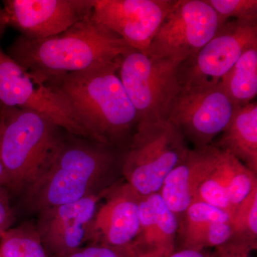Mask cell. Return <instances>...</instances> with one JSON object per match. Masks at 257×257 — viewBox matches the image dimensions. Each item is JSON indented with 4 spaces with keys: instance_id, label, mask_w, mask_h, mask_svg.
Returning <instances> with one entry per match:
<instances>
[{
    "instance_id": "44dd1931",
    "label": "cell",
    "mask_w": 257,
    "mask_h": 257,
    "mask_svg": "<svg viewBox=\"0 0 257 257\" xmlns=\"http://www.w3.org/2000/svg\"><path fill=\"white\" fill-rule=\"evenodd\" d=\"M233 238L231 241L257 247V187L240 203L231 217Z\"/></svg>"
},
{
    "instance_id": "83f0119b",
    "label": "cell",
    "mask_w": 257,
    "mask_h": 257,
    "mask_svg": "<svg viewBox=\"0 0 257 257\" xmlns=\"http://www.w3.org/2000/svg\"><path fill=\"white\" fill-rule=\"evenodd\" d=\"M6 184V175H5L4 167L0 160V185H5Z\"/></svg>"
},
{
    "instance_id": "ac0fdd59",
    "label": "cell",
    "mask_w": 257,
    "mask_h": 257,
    "mask_svg": "<svg viewBox=\"0 0 257 257\" xmlns=\"http://www.w3.org/2000/svg\"><path fill=\"white\" fill-rule=\"evenodd\" d=\"M257 173V104L237 106L219 141L214 145Z\"/></svg>"
},
{
    "instance_id": "4fadbf2b",
    "label": "cell",
    "mask_w": 257,
    "mask_h": 257,
    "mask_svg": "<svg viewBox=\"0 0 257 257\" xmlns=\"http://www.w3.org/2000/svg\"><path fill=\"white\" fill-rule=\"evenodd\" d=\"M109 189L38 213L35 225L49 257H67L87 244L96 211Z\"/></svg>"
},
{
    "instance_id": "8992f818",
    "label": "cell",
    "mask_w": 257,
    "mask_h": 257,
    "mask_svg": "<svg viewBox=\"0 0 257 257\" xmlns=\"http://www.w3.org/2000/svg\"><path fill=\"white\" fill-rule=\"evenodd\" d=\"M182 61L152 58L133 50L121 56L118 77L140 120L166 119L180 92L178 69Z\"/></svg>"
},
{
    "instance_id": "277c9868",
    "label": "cell",
    "mask_w": 257,
    "mask_h": 257,
    "mask_svg": "<svg viewBox=\"0 0 257 257\" xmlns=\"http://www.w3.org/2000/svg\"><path fill=\"white\" fill-rule=\"evenodd\" d=\"M62 130L36 111L3 105L0 160L6 175L5 185L25 192L63 140Z\"/></svg>"
},
{
    "instance_id": "52a82bcc",
    "label": "cell",
    "mask_w": 257,
    "mask_h": 257,
    "mask_svg": "<svg viewBox=\"0 0 257 257\" xmlns=\"http://www.w3.org/2000/svg\"><path fill=\"white\" fill-rule=\"evenodd\" d=\"M192 174L194 201L207 203L233 215L257 187L256 174L214 145L197 149Z\"/></svg>"
},
{
    "instance_id": "7a4b0ae2",
    "label": "cell",
    "mask_w": 257,
    "mask_h": 257,
    "mask_svg": "<svg viewBox=\"0 0 257 257\" xmlns=\"http://www.w3.org/2000/svg\"><path fill=\"white\" fill-rule=\"evenodd\" d=\"M119 58L45 83L65 98L87 139L124 150L140 118L118 77Z\"/></svg>"
},
{
    "instance_id": "f1b7e54d",
    "label": "cell",
    "mask_w": 257,
    "mask_h": 257,
    "mask_svg": "<svg viewBox=\"0 0 257 257\" xmlns=\"http://www.w3.org/2000/svg\"><path fill=\"white\" fill-rule=\"evenodd\" d=\"M133 249H134V248H133ZM134 251H135V250H134ZM135 257H151L150 256H147V255L142 254V253H137L136 251H135Z\"/></svg>"
},
{
    "instance_id": "cb8c5ba5",
    "label": "cell",
    "mask_w": 257,
    "mask_h": 257,
    "mask_svg": "<svg viewBox=\"0 0 257 257\" xmlns=\"http://www.w3.org/2000/svg\"><path fill=\"white\" fill-rule=\"evenodd\" d=\"M15 214L10 206L8 192L0 185V239L15 222Z\"/></svg>"
},
{
    "instance_id": "3957f363",
    "label": "cell",
    "mask_w": 257,
    "mask_h": 257,
    "mask_svg": "<svg viewBox=\"0 0 257 257\" xmlns=\"http://www.w3.org/2000/svg\"><path fill=\"white\" fill-rule=\"evenodd\" d=\"M92 14L60 35L33 40L19 36L8 55L42 82L57 76L81 72L110 63L133 50Z\"/></svg>"
},
{
    "instance_id": "9a60e30c",
    "label": "cell",
    "mask_w": 257,
    "mask_h": 257,
    "mask_svg": "<svg viewBox=\"0 0 257 257\" xmlns=\"http://www.w3.org/2000/svg\"><path fill=\"white\" fill-rule=\"evenodd\" d=\"M142 196L126 182H118L106 193L91 225L89 243L115 247L131 245L140 230Z\"/></svg>"
},
{
    "instance_id": "ba28073f",
    "label": "cell",
    "mask_w": 257,
    "mask_h": 257,
    "mask_svg": "<svg viewBox=\"0 0 257 257\" xmlns=\"http://www.w3.org/2000/svg\"><path fill=\"white\" fill-rule=\"evenodd\" d=\"M257 45V22L229 20L197 53L179 64L182 89L214 87L248 47Z\"/></svg>"
},
{
    "instance_id": "7c38bea8",
    "label": "cell",
    "mask_w": 257,
    "mask_h": 257,
    "mask_svg": "<svg viewBox=\"0 0 257 257\" xmlns=\"http://www.w3.org/2000/svg\"><path fill=\"white\" fill-rule=\"evenodd\" d=\"M177 0H94L92 18L147 55L162 22Z\"/></svg>"
},
{
    "instance_id": "e0dca14e",
    "label": "cell",
    "mask_w": 257,
    "mask_h": 257,
    "mask_svg": "<svg viewBox=\"0 0 257 257\" xmlns=\"http://www.w3.org/2000/svg\"><path fill=\"white\" fill-rule=\"evenodd\" d=\"M231 216L207 203L194 201L179 221L181 248L203 251L220 243Z\"/></svg>"
},
{
    "instance_id": "d4e9b609",
    "label": "cell",
    "mask_w": 257,
    "mask_h": 257,
    "mask_svg": "<svg viewBox=\"0 0 257 257\" xmlns=\"http://www.w3.org/2000/svg\"><path fill=\"white\" fill-rule=\"evenodd\" d=\"M255 250L249 245L230 241L229 242L215 248L214 252L209 257H250V253Z\"/></svg>"
},
{
    "instance_id": "d6986e66",
    "label": "cell",
    "mask_w": 257,
    "mask_h": 257,
    "mask_svg": "<svg viewBox=\"0 0 257 257\" xmlns=\"http://www.w3.org/2000/svg\"><path fill=\"white\" fill-rule=\"evenodd\" d=\"M219 83L236 107L253 101L257 94V45L241 54Z\"/></svg>"
},
{
    "instance_id": "2e32d148",
    "label": "cell",
    "mask_w": 257,
    "mask_h": 257,
    "mask_svg": "<svg viewBox=\"0 0 257 257\" xmlns=\"http://www.w3.org/2000/svg\"><path fill=\"white\" fill-rule=\"evenodd\" d=\"M179 220L159 193L142 196L140 230L132 246L137 253L169 257L175 250Z\"/></svg>"
},
{
    "instance_id": "30bf717a",
    "label": "cell",
    "mask_w": 257,
    "mask_h": 257,
    "mask_svg": "<svg viewBox=\"0 0 257 257\" xmlns=\"http://www.w3.org/2000/svg\"><path fill=\"white\" fill-rule=\"evenodd\" d=\"M0 102L8 107L36 111L69 135L87 139L65 98L19 65L1 47Z\"/></svg>"
},
{
    "instance_id": "7402d4cb",
    "label": "cell",
    "mask_w": 257,
    "mask_h": 257,
    "mask_svg": "<svg viewBox=\"0 0 257 257\" xmlns=\"http://www.w3.org/2000/svg\"><path fill=\"white\" fill-rule=\"evenodd\" d=\"M219 16L221 23L229 20L257 22L256 0H206Z\"/></svg>"
},
{
    "instance_id": "ffe728a7",
    "label": "cell",
    "mask_w": 257,
    "mask_h": 257,
    "mask_svg": "<svg viewBox=\"0 0 257 257\" xmlns=\"http://www.w3.org/2000/svg\"><path fill=\"white\" fill-rule=\"evenodd\" d=\"M2 257H49L36 225L25 222L10 228L0 239Z\"/></svg>"
},
{
    "instance_id": "f546056e",
    "label": "cell",
    "mask_w": 257,
    "mask_h": 257,
    "mask_svg": "<svg viewBox=\"0 0 257 257\" xmlns=\"http://www.w3.org/2000/svg\"><path fill=\"white\" fill-rule=\"evenodd\" d=\"M0 257H2L1 256H0Z\"/></svg>"
},
{
    "instance_id": "4316f807",
    "label": "cell",
    "mask_w": 257,
    "mask_h": 257,
    "mask_svg": "<svg viewBox=\"0 0 257 257\" xmlns=\"http://www.w3.org/2000/svg\"><path fill=\"white\" fill-rule=\"evenodd\" d=\"M8 26V22L6 13H5L4 8H2L0 7V39H1Z\"/></svg>"
},
{
    "instance_id": "5b68a950",
    "label": "cell",
    "mask_w": 257,
    "mask_h": 257,
    "mask_svg": "<svg viewBox=\"0 0 257 257\" xmlns=\"http://www.w3.org/2000/svg\"><path fill=\"white\" fill-rule=\"evenodd\" d=\"M189 150L180 130L168 120H140L123 152L121 175L141 196L158 193Z\"/></svg>"
},
{
    "instance_id": "6da1fadb",
    "label": "cell",
    "mask_w": 257,
    "mask_h": 257,
    "mask_svg": "<svg viewBox=\"0 0 257 257\" xmlns=\"http://www.w3.org/2000/svg\"><path fill=\"white\" fill-rule=\"evenodd\" d=\"M123 152L68 134L25 191L29 208L39 213L111 188L119 182Z\"/></svg>"
},
{
    "instance_id": "603a6c76",
    "label": "cell",
    "mask_w": 257,
    "mask_h": 257,
    "mask_svg": "<svg viewBox=\"0 0 257 257\" xmlns=\"http://www.w3.org/2000/svg\"><path fill=\"white\" fill-rule=\"evenodd\" d=\"M132 245L115 247L99 243H89L67 257H135Z\"/></svg>"
},
{
    "instance_id": "484cf974",
    "label": "cell",
    "mask_w": 257,
    "mask_h": 257,
    "mask_svg": "<svg viewBox=\"0 0 257 257\" xmlns=\"http://www.w3.org/2000/svg\"><path fill=\"white\" fill-rule=\"evenodd\" d=\"M169 257H209V256L206 255L203 251L180 248V249L175 250Z\"/></svg>"
},
{
    "instance_id": "9c48e42d",
    "label": "cell",
    "mask_w": 257,
    "mask_h": 257,
    "mask_svg": "<svg viewBox=\"0 0 257 257\" xmlns=\"http://www.w3.org/2000/svg\"><path fill=\"white\" fill-rule=\"evenodd\" d=\"M221 25L206 0H177L154 37L147 55L183 62L209 42Z\"/></svg>"
},
{
    "instance_id": "8fae6325",
    "label": "cell",
    "mask_w": 257,
    "mask_h": 257,
    "mask_svg": "<svg viewBox=\"0 0 257 257\" xmlns=\"http://www.w3.org/2000/svg\"><path fill=\"white\" fill-rule=\"evenodd\" d=\"M235 109L219 83L202 89H181L171 104L166 119L180 130L194 149H202L211 145L213 140L223 133Z\"/></svg>"
},
{
    "instance_id": "5bb4252c",
    "label": "cell",
    "mask_w": 257,
    "mask_h": 257,
    "mask_svg": "<svg viewBox=\"0 0 257 257\" xmlns=\"http://www.w3.org/2000/svg\"><path fill=\"white\" fill-rule=\"evenodd\" d=\"M8 25L39 40L60 35L92 14L94 0H6Z\"/></svg>"
}]
</instances>
